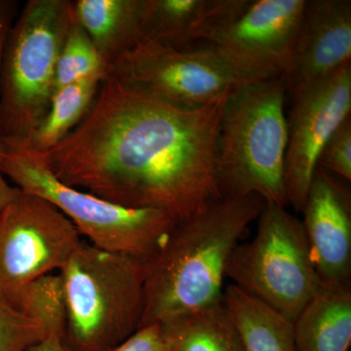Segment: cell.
I'll return each instance as SVG.
<instances>
[{
	"mask_svg": "<svg viewBox=\"0 0 351 351\" xmlns=\"http://www.w3.org/2000/svg\"><path fill=\"white\" fill-rule=\"evenodd\" d=\"M228 96L189 110L107 75L86 117L40 154L66 186L181 223L223 196L217 147Z\"/></svg>",
	"mask_w": 351,
	"mask_h": 351,
	"instance_id": "cell-1",
	"label": "cell"
},
{
	"mask_svg": "<svg viewBox=\"0 0 351 351\" xmlns=\"http://www.w3.org/2000/svg\"><path fill=\"white\" fill-rule=\"evenodd\" d=\"M265 203L256 195L221 196L177 223L162 246L143 260L138 329L221 302L228 260Z\"/></svg>",
	"mask_w": 351,
	"mask_h": 351,
	"instance_id": "cell-2",
	"label": "cell"
},
{
	"mask_svg": "<svg viewBox=\"0 0 351 351\" xmlns=\"http://www.w3.org/2000/svg\"><path fill=\"white\" fill-rule=\"evenodd\" d=\"M285 76L246 83L226 98L219 121L217 170L223 196L256 195L287 205Z\"/></svg>",
	"mask_w": 351,
	"mask_h": 351,
	"instance_id": "cell-3",
	"label": "cell"
},
{
	"mask_svg": "<svg viewBox=\"0 0 351 351\" xmlns=\"http://www.w3.org/2000/svg\"><path fill=\"white\" fill-rule=\"evenodd\" d=\"M64 341L73 351H108L140 328L144 311L143 260L82 240L60 270Z\"/></svg>",
	"mask_w": 351,
	"mask_h": 351,
	"instance_id": "cell-4",
	"label": "cell"
},
{
	"mask_svg": "<svg viewBox=\"0 0 351 351\" xmlns=\"http://www.w3.org/2000/svg\"><path fill=\"white\" fill-rule=\"evenodd\" d=\"M73 19L71 0H29L14 21L0 69V138L6 147L29 144L47 114Z\"/></svg>",
	"mask_w": 351,
	"mask_h": 351,
	"instance_id": "cell-5",
	"label": "cell"
},
{
	"mask_svg": "<svg viewBox=\"0 0 351 351\" xmlns=\"http://www.w3.org/2000/svg\"><path fill=\"white\" fill-rule=\"evenodd\" d=\"M2 171L23 193L54 205L80 237L101 250L144 260L162 246L179 223L162 211L119 206L66 186L51 171L40 152L27 145H5Z\"/></svg>",
	"mask_w": 351,
	"mask_h": 351,
	"instance_id": "cell-6",
	"label": "cell"
},
{
	"mask_svg": "<svg viewBox=\"0 0 351 351\" xmlns=\"http://www.w3.org/2000/svg\"><path fill=\"white\" fill-rule=\"evenodd\" d=\"M226 276L293 323L321 288L302 221L274 203H265L255 239L232 252Z\"/></svg>",
	"mask_w": 351,
	"mask_h": 351,
	"instance_id": "cell-7",
	"label": "cell"
},
{
	"mask_svg": "<svg viewBox=\"0 0 351 351\" xmlns=\"http://www.w3.org/2000/svg\"><path fill=\"white\" fill-rule=\"evenodd\" d=\"M107 75L182 108H198L257 82L206 44L175 48L144 41L119 58Z\"/></svg>",
	"mask_w": 351,
	"mask_h": 351,
	"instance_id": "cell-8",
	"label": "cell"
},
{
	"mask_svg": "<svg viewBox=\"0 0 351 351\" xmlns=\"http://www.w3.org/2000/svg\"><path fill=\"white\" fill-rule=\"evenodd\" d=\"M82 241L54 205L22 191L0 212V302L25 311L32 284L63 269Z\"/></svg>",
	"mask_w": 351,
	"mask_h": 351,
	"instance_id": "cell-9",
	"label": "cell"
},
{
	"mask_svg": "<svg viewBox=\"0 0 351 351\" xmlns=\"http://www.w3.org/2000/svg\"><path fill=\"white\" fill-rule=\"evenodd\" d=\"M285 158L287 204L302 212L318 158L351 112V62L292 96Z\"/></svg>",
	"mask_w": 351,
	"mask_h": 351,
	"instance_id": "cell-10",
	"label": "cell"
},
{
	"mask_svg": "<svg viewBox=\"0 0 351 351\" xmlns=\"http://www.w3.org/2000/svg\"><path fill=\"white\" fill-rule=\"evenodd\" d=\"M306 0H249L207 43L258 80L287 75Z\"/></svg>",
	"mask_w": 351,
	"mask_h": 351,
	"instance_id": "cell-11",
	"label": "cell"
},
{
	"mask_svg": "<svg viewBox=\"0 0 351 351\" xmlns=\"http://www.w3.org/2000/svg\"><path fill=\"white\" fill-rule=\"evenodd\" d=\"M302 221L321 287H345L351 280L350 191L331 173L314 172Z\"/></svg>",
	"mask_w": 351,
	"mask_h": 351,
	"instance_id": "cell-12",
	"label": "cell"
},
{
	"mask_svg": "<svg viewBox=\"0 0 351 351\" xmlns=\"http://www.w3.org/2000/svg\"><path fill=\"white\" fill-rule=\"evenodd\" d=\"M350 62V0H306L286 90L294 96Z\"/></svg>",
	"mask_w": 351,
	"mask_h": 351,
	"instance_id": "cell-13",
	"label": "cell"
},
{
	"mask_svg": "<svg viewBox=\"0 0 351 351\" xmlns=\"http://www.w3.org/2000/svg\"><path fill=\"white\" fill-rule=\"evenodd\" d=\"M249 0H142L141 43L175 48L205 43Z\"/></svg>",
	"mask_w": 351,
	"mask_h": 351,
	"instance_id": "cell-14",
	"label": "cell"
},
{
	"mask_svg": "<svg viewBox=\"0 0 351 351\" xmlns=\"http://www.w3.org/2000/svg\"><path fill=\"white\" fill-rule=\"evenodd\" d=\"M142 0H76L73 14L106 69L141 43Z\"/></svg>",
	"mask_w": 351,
	"mask_h": 351,
	"instance_id": "cell-15",
	"label": "cell"
},
{
	"mask_svg": "<svg viewBox=\"0 0 351 351\" xmlns=\"http://www.w3.org/2000/svg\"><path fill=\"white\" fill-rule=\"evenodd\" d=\"M297 351H348L351 287H321L294 322Z\"/></svg>",
	"mask_w": 351,
	"mask_h": 351,
	"instance_id": "cell-16",
	"label": "cell"
},
{
	"mask_svg": "<svg viewBox=\"0 0 351 351\" xmlns=\"http://www.w3.org/2000/svg\"><path fill=\"white\" fill-rule=\"evenodd\" d=\"M223 301L239 328L245 351H297L292 321L233 284L223 290Z\"/></svg>",
	"mask_w": 351,
	"mask_h": 351,
	"instance_id": "cell-17",
	"label": "cell"
},
{
	"mask_svg": "<svg viewBox=\"0 0 351 351\" xmlns=\"http://www.w3.org/2000/svg\"><path fill=\"white\" fill-rule=\"evenodd\" d=\"M161 324L171 351H245L239 328L223 300Z\"/></svg>",
	"mask_w": 351,
	"mask_h": 351,
	"instance_id": "cell-18",
	"label": "cell"
},
{
	"mask_svg": "<svg viewBox=\"0 0 351 351\" xmlns=\"http://www.w3.org/2000/svg\"><path fill=\"white\" fill-rule=\"evenodd\" d=\"M106 76L93 73L57 91L47 114L25 145L43 154L63 141L89 112Z\"/></svg>",
	"mask_w": 351,
	"mask_h": 351,
	"instance_id": "cell-19",
	"label": "cell"
},
{
	"mask_svg": "<svg viewBox=\"0 0 351 351\" xmlns=\"http://www.w3.org/2000/svg\"><path fill=\"white\" fill-rule=\"evenodd\" d=\"M97 73H107V69L89 34L75 18L58 58L55 93L71 83Z\"/></svg>",
	"mask_w": 351,
	"mask_h": 351,
	"instance_id": "cell-20",
	"label": "cell"
},
{
	"mask_svg": "<svg viewBox=\"0 0 351 351\" xmlns=\"http://www.w3.org/2000/svg\"><path fill=\"white\" fill-rule=\"evenodd\" d=\"M46 334L47 323L40 314L17 311L0 302V351H27Z\"/></svg>",
	"mask_w": 351,
	"mask_h": 351,
	"instance_id": "cell-21",
	"label": "cell"
},
{
	"mask_svg": "<svg viewBox=\"0 0 351 351\" xmlns=\"http://www.w3.org/2000/svg\"><path fill=\"white\" fill-rule=\"evenodd\" d=\"M317 167L350 182L351 117L346 119L328 140L320 152Z\"/></svg>",
	"mask_w": 351,
	"mask_h": 351,
	"instance_id": "cell-22",
	"label": "cell"
},
{
	"mask_svg": "<svg viewBox=\"0 0 351 351\" xmlns=\"http://www.w3.org/2000/svg\"><path fill=\"white\" fill-rule=\"evenodd\" d=\"M108 351H171L161 323L138 329L126 341Z\"/></svg>",
	"mask_w": 351,
	"mask_h": 351,
	"instance_id": "cell-23",
	"label": "cell"
},
{
	"mask_svg": "<svg viewBox=\"0 0 351 351\" xmlns=\"http://www.w3.org/2000/svg\"><path fill=\"white\" fill-rule=\"evenodd\" d=\"M47 334L45 338L27 351H73L64 341L66 332V313H58L50 315L46 320Z\"/></svg>",
	"mask_w": 351,
	"mask_h": 351,
	"instance_id": "cell-24",
	"label": "cell"
},
{
	"mask_svg": "<svg viewBox=\"0 0 351 351\" xmlns=\"http://www.w3.org/2000/svg\"><path fill=\"white\" fill-rule=\"evenodd\" d=\"M17 1L0 0V69L7 36L17 15Z\"/></svg>",
	"mask_w": 351,
	"mask_h": 351,
	"instance_id": "cell-25",
	"label": "cell"
},
{
	"mask_svg": "<svg viewBox=\"0 0 351 351\" xmlns=\"http://www.w3.org/2000/svg\"><path fill=\"white\" fill-rule=\"evenodd\" d=\"M5 151V145L0 138V212L5 209L12 201L15 200L22 193V191L17 186H12L6 181L2 171V159Z\"/></svg>",
	"mask_w": 351,
	"mask_h": 351,
	"instance_id": "cell-26",
	"label": "cell"
}]
</instances>
